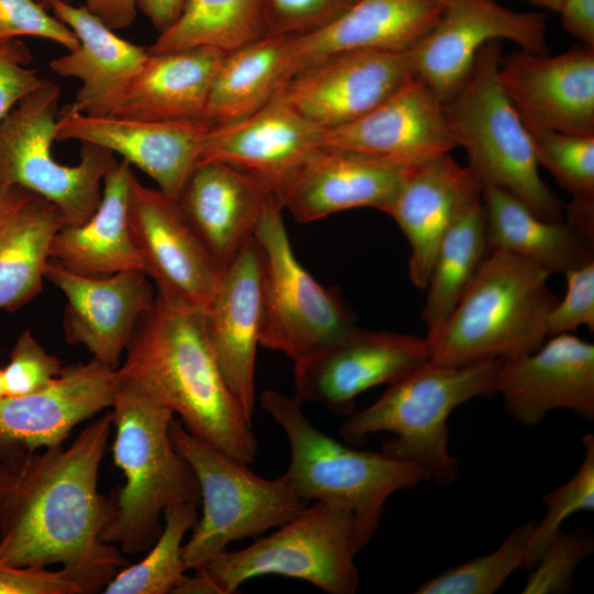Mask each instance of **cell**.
Listing matches in <instances>:
<instances>
[{
	"mask_svg": "<svg viewBox=\"0 0 594 594\" xmlns=\"http://www.w3.org/2000/svg\"><path fill=\"white\" fill-rule=\"evenodd\" d=\"M287 37L265 36L228 52L213 81L204 119L213 125L264 106L284 82Z\"/></svg>",
	"mask_w": 594,
	"mask_h": 594,
	"instance_id": "cell-33",
	"label": "cell"
},
{
	"mask_svg": "<svg viewBox=\"0 0 594 594\" xmlns=\"http://www.w3.org/2000/svg\"><path fill=\"white\" fill-rule=\"evenodd\" d=\"M534 521L517 526L494 551L454 565L422 582L416 594H493L522 568Z\"/></svg>",
	"mask_w": 594,
	"mask_h": 594,
	"instance_id": "cell-38",
	"label": "cell"
},
{
	"mask_svg": "<svg viewBox=\"0 0 594 594\" xmlns=\"http://www.w3.org/2000/svg\"><path fill=\"white\" fill-rule=\"evenodd\" d=\"M409 76L407 53L351 51L299 70L274 96L318 128L330 130L367 113Z\"/></svg>",
	"mask_w": 594,
	"mask_h": 594,
	"instance_id": "cell-17",
	"label": "cell"
},
{
	"mask_svg": "<svg viewBox=\"0 0 594 594\" xmlns=\"http://www.w3.org/2000/svg\"><path fill=\"white\" fill-rule=\"evenodd\" d=\"M283 210L272 193L254 232L263 266L260 345L284 353L295 364L358 324L340 292L319 284L296 257Z\"/></svg>",
	"mask_w": 594,
	"mask_h": 594,
	"instance_id": "cell-10",
	"label": "cell"
},
{
	"mask_svg": "<svg viewBox=\"0 0 594 594\" xmlns=\"http://www.w3.org/2000/svg\"><path fill=\"white\" fill-rule=\"evenodd\" d=\"M549 276L528 260L491 250L449 318L425 337L429 360L463 366L537 350L559 301Z\"/></svg>",
	"mask_w": 594,
	"mask_h": 594,
	"instance_id": "cell-4",
	"label": "cell"
},
{
	"mask_svg": "<svg viewBox=\"0 0 594 594\" xmlns=\"http://www.w3.org/2000/svg\"><path fill=\"white\" fill-rule=\"evenodd\" d=\"M251 546L224 551L201 568L220 594H233L251 579L283 575L328 594H354L360 583L354 557V518L344 507L314 502Z\"/></svg>",
	"mask_w": 594,
	"mask_h": 594,
	"instance_id": "cell-11",
	"label": "cell"
},
{
	"mask_svg": "<svg viewBox=\"0 0 594 594\" xmlns=\"http://www.w3.org/2000/svg\"><path fill=\"white\" fill-rule=\"evenodd\" d=\"M497 78L527 128L594 135V47L519 48L501 57Z\"/></svg>",
	"mask_w": 594,
	"mask_h": 594,
	"instance_id": "cell-16",
	"label": "cell"
},
{
	"mask_svg": "<svg viewBox=\"0 0 594 594\" xmlns=\"http://www.w3.org/2000/svg\"><path fill=\"white\" fill-rule=\"evenodd\" d=\"M321 145L403 167L451 153L458 147L443 103L411 74L398 89L361 118L323 130Z\"/></svg>",
	"mask_w": 594,
	"mask_h": 594,
	"instance_id": "cell-19",
	"label": "cell"
},
{
	"mask_svg": "<svg viewBox=\"0 0 594 594\" xmlns=\"http://www.w3.org/2000/svg\"><path fill=\"white\" fill-rule=\"evenodd\" d=\"M429 360L426 338L356 326L317 354L294 364L295 395L336 415L354 413L355 398L392 384Z\"/></svg>",
	"mask_w": 594,
	"mask_h": 594,
	"instance_id": "cell-14",
	"label": "cell"
},
{
	"mask_svg": "<svg viewBox=\"0 0 594 594\" xmlns=\"http://www.w3.org/2000/svg\"><path fill=\"white\" fill-rule=\"evenodd\" d=\"M131 234L163 299L205 312L222 275V266L182 213L177 201L134 176L129 199Z\"/></svg>",
	"mask_w": 594,
	"mask_h": 594,
	"instance_id": "cell-13",
	"label": "cell"
},
{
	"mask_svg": "<svg viewBox=\"0 0 594 594\" xmlns=\"http://www.w3.org/2000/svg\"><path fill=\"white\" fill-rule=\"evenodd\" d=\"M38 1L42 6H44L46 9H48V6L50 3L53 1V0H36ZM63 1H66V2H72V0H63Z\"/></svg>",
	"mask_w": 594,
	"mask_h": 594,
	"instance_id": "cell-52",
	"label": "cell"
},
{
	"mask_svg": "<svg viewBox=\"0 0 594 594\" xmlns=\"http://www.w3.org/2000/svg\"><path fill=\"white\" fill-rule=\"evenodd\" d=\"M35 36L68 51L78 45L74 32L36 0H0V40Z\"/></svg>",
	"mask_w": 594,
	"mask_h": 594,
	"instance_id": "cell-43",
	"label": "cell"
},
{
	"mask_svg": "<svg viewBox=\"0 0 594 594\" xmlns=\"http://www.w3.org/2000/svg\"><path fill=\"white\" fill-rule=\"evenodd\" d=\"M594 550L590 530H559L541 552L527 578L522 594H558L572 590L578 565Z\"/></svg>",
	"mask_w": 594,
	"mask_h": 594,
	"instance_id": "cell-40",
	"label": "cell"
},
{
	"mask_svg": "<svg viewBox=\"0 0 594 594\" xmlns=\"http://www.w3.org/2000/svg\"><path fill=\"white\" fill-rule=\"evenodd\" d=\"M3 396H4V391H3V383H2V373L0 369V398H2Z\"/></svg>",
	"mask_w": 594,
	"mask_h": 594,
	"instance_id": "cell-53",
	"label": "cell"
},
{
	"mask_svg": "<svg viewBox=\"0 0 594 594\" xmlns=\"http://www.w3.org/2000/svg\"><path fill=\"white\" fill-rule=\"evenodd\" d=\"M435 25L407 53L410 74L447 102L466 80L479 51L491 41L548 54L546 16L496 0H441Z\"/></svg>",
	"mask_w": 594,
	"mask_h": 594,
	"instance_id": "cell-12",
	"label": "cell"
},
{
	"mask_svg": "<svg viewBox=\"0 0 594 594\" xmlns=\"http://www.w3.org/2000/svg\"><path fill=\"white\" fill-rule=\"evenodd\" d=\"M169 432L200 488L202 514L183 544L187 571L206 566L233 541L282 526L308 506L278 476L256 475L248 464L191 435L179 420H172Z\"/></svg>",
	"mask_w": 594,
	"mask_h": 594,
	"instance_id": "cell-8",
	"label": "cell"
},
{
	"mask_svg": "<svg viewBox=\"0 0 594 594\" xmlns=\"http://www.w3.org/2000/svg\"><path fill=\"white\" fill-rule=\"evenodd\" d=\"M358 0H265L267 36H299L320 30Z\"/></svg>",
	"mask_w": 594,
	"mask_h": 594,
	"instance_id": "cell-42",
	"label": "cell"
},
{
	"mask_svg": "<svg viewBox=\"0 0 594 594\" xmlns=\"http://www.w3.org/2000/svg\"><path fill=\"white\" fill-rule=\"evenodd\" d=\"M502 361L449 366L428 360L398 381L367 408L351 414L340 436L359 446L367 436L391 432L384 454L421 466L430 480L449 486L460 473V460L449 451L448 420L462 404L497 393Z\"/></svg>",
	"mask_w": 594,
	"mask_h": 594,
	"instance_id": "cell-6",
	"label": "cell"
},
{
	"mask_svg": "<svg viewBox=\"0 0 594 594\" xmlns=\"http://www.w3.org/2000/svg\"><path fill=\"white\" fill-rule=\"evenodd\" d=\"M265 36V0H187L175 23L147 50L208 46L231 52Z\"/></svg>",
	"mask_w": 594,
	"mask_h": 594,
	"instance_id": "cell-35",
	"label": "cell"
},
{
	"mask_svg": "<svg viewBox=\"0 0 594 594\" xmlns=\"http://www.w3.org/2000/svg\"><path fill=\"white\" fill-rule=\"evenodd\" d=\"M0 594H82L63 569L19 566L0 563Z\"/></svg>",
	"mask_w": 594,
	"mask_h": 594,
	"instance_id": "cell-46",
	"label": "cell"
},
{
	"mask_svg": "<svg viewBox=\"0 0 594 594\" xmlns=\"http://www.w3.org/2000/svg\"><path fill=\"white\" fill-rule=\"evenodd\" d=\"M187 0H136V8L162 33L180 15Z\"/></svg>",
	"mask_w": 594,
	"mask_h": 594,
	"instance_id": "cell-49",
	"label": "cell"
},
{
	"mask_svg": "<svg viewBox=\"0 0 594 594\" xmlns=\"http://www.w3.org/2000/svg\"><path fill=\"white\" fill-rule=\"evenodd\" d=\"M531 4L558 13L563 0H526Z\"/></svg>",
	"mask_w": 594,
	"mask_h": 594,
	"instance_id": "cell-51",
	"label": "cell"
},
{
	"mask_svg": "<svg viewBox=\"0 0 594 594\" xmlns=\"http://www.w3.org/2000/svg\"><path fill=\"white\" fill-rule=\"evenodd\" d=\"M63 371L58 358L47 353L29 330L22 332L1 369L4 396H23L45 388Z\"/></svg>",
	"mask_w": 594,
	"mask_h": 594,
	"instance_id": "cell-41",
	"label": "cell"
},
{
	"mask_svg": "<svg viewBox=\"0 0 594 594\" xmlns=\"http://www.w3.org/2000/svg\"><path fill=\"white\" fill-rule=\"evenodd\" d=\"M61 88L44 79L0 121V185L20 186L52 202L65 226H79L97 210L102 182L114 154L81 143L80 161L68 166L53 157Z\"/></svg>",
	"mask_w": 594,
	"mask_h": 594,
	"instance_id": "cell-9",
	"label": "cell"
},
{
	"mask_svg": "<svg viewBox=\"0 0 594 594\" xmlns=\"http://www.w3.org/2000/svg\"><path fill=\"white\" fill-rule=\"evenodd\" d=\"M501 45L491 41L479 51L466 80L443 103L447 122L483 186L510 193L543 219L563 220L565 205L541 178L529 132L499 85Z\"/></svg>",
	"mask_w": 594,
	"mask_h": 594,
	"instance_id": "cell-7",
	"label": "cell"
},
{
	"mask_svg": "<svg viewBox=\"0 0 594 594\" xmlns=\"http://www.w3.org/2000/svg\"><path fill=\"white\" fill-rule=\"evenodd\" d=\"M566 293L550 311L548 337L585 326L594 331V261L564 273Z\"/></svg>",
	"mask_w": 594,
	"mask_h": 594,
	"instance_id": "cell-44",
	"label": "cell"
},
{
	"mask_svg": "<svg viewBox=\"0 0 594 594\" xmlns=\"http://www.w3.org/2000/svg\"><path fill=\"white\" fill-rule=\"evenodd\" d=\"M490 250L528 260L549 275L594 261L593 243L566 220L539 217L510 193L484 185L481 194Z\"/></svg>",
	"mask_w": 594,
	"mask_h": 594,
	"instance_id": "cell-32",
	"label": "cell"
},
{
	"mask_svg": "<svg viewBox=\"0 0 594 594\" xmlns=\"http://www.w3.org/2000/svg\"><path fill=\"white\" fill-rule=\"evenodd\" d=\"M482 201L474 204L447 231L432 260L422 310L427 334L452 314L490 253Z\"/></svg>",
	"mask_w": 594,
	"mask_h": 594,
	"instance_id": "cell-34",
	"label": "cell"
},
{
	"mask_svg": "<svg viewBox=\"0 0 594 594\" xmlns=\"http://www.w3.org/2000/svg\"><path fill=\"white\" fill-rule=\"evenodd\" d=\"M133 178L131 165L124 160L117 162L103 177L101 201L94 215L79 226H63L56 232L50 248L51 260L89 277L130 270L144 272L130 229Z\"/></svg>",
	"mask_w": 594,
	"mask_h": 594,
	"instance_id": "cell-29",
	"label": "cell"
},
{
	"mask_svg": "<svg viewBox=\"0 0 594 594\" xmlns=\"http://www.w3.org/2000/svg\"><path fill=\"white\" fill-rule=\"evenodd\" d=\"M45 278L65 296L67 342L85 345L94 359L117 367L139 320L154 304L148 276L130 270L89 277L50 260Z\"/></svg>",
	"mask_w": 594,
	"mask_h": 594,
	"instance_id": "cell-22",
	"label": "cell"
},
{
	"mask_svg": "<svg viewBox=\"0 0 594 594\" xmlns=\"http://www.w3.org/2000/svg\"><path fill=\"white\" fill-rule=\"evenodd\" d=\"M48 10L79 42L51 61V69L80 81L73 102L77 110L92 117L111 116L148 57L147 47L120 37L84 6L53 0Z\"/></svg>",
	"mask_w": 594,
	"mask_h": 594,
	"instance_id": "cell-27",
	"label": "cell"
},
{
	"mask_svg": "<svg viewBox=\"0 0 594 594\" xmlns=\"http://www.w3.org/2000/svg\"><path fill=\"white\" fill-rule=\"evenodd\" d=\"M227 53L208 46L150 53L111 116L162 121L204 119Z\"/></svg>",
	"mask_w": 594,
	"mask_h": 594,
	"instance_id": "cell-30",
	"label": "cell"
},
{
	"mask_svg": "<svg viewBox=\"0 0 594 594\" xmlns=\"http://www.w3.org/2000/svg\"><path fill=\"white\" fill-rule=\"evenodd\" d=\"M260 400L290 448L288 466L278 477L308 504L320 502L350 510L360 550L375 536L389 496L430 480L414 462L356 450L329 437L308 420L294 396L266 389Z\"/></svg>",
	"mask_w": 594,
	"mask_h": 594,
	"instance_id": "cell-5",
	"label": "cell"
},
{
	"mask_svg": "<svg viewBox=\"0 0 594 594\" xmlns=\"http://www.w3.org/2000/svg\"><path fill=\"white\" fill-rule=\"evenodd\" d=\"M322 132L273 96L242 119L211 124L202 143L200 161H218L254 174L273 190L294 166L322 144Z\"/></svg>",
	"mask_w": 594,
	"mask_h": 594,
	"instance_id": "cell-28",
	"label": "cell"
},
{
	"mask_svg": "<svg viewBox=\"0 0 594 594\" xmlns=\"http://www.w3.org/2000/svg\"><path fill=\"white\" fill-rule=\"evenodd\" d=\"M196 571L193 576L185 573L173 594H220L217 584L204 569Z\"/></svg>",
	"mask_w": 594,
	"mask_h": 594,
	"instance_id": "cell-50",
	"label": "cell"
},
{
	"mask_svg": "<svg viewBox=\"0 0 594 594\" xmlns=\"http://www.w3.org/2000/svg\"><path fill=\"white\" fill-rule=\"evenodd\" d=\"M210 128L206 119L162 121L92 117L70 103L59 110L55 141L76 140L117 153L147 174L162 193L177 200L200 161Z\"/></svg>",
	"mask_w": 594,
	"mask_h": 594,
	"instance_id": "cell-15",
	"label": "cell"
},
{
	"mask_svg": "<svg viewBox=\"0 0 594 594\" xmlns=\"http://www.w3.org/2000/svg\"><path fill=\"white\" fill-rule=\"evenodd\" d=\"M111 419L113 462L125 479L112 491L102 540L125 556L147 551L169 506L200 505L197 477L169 432L174 413L136 381L117 375Z\"/></svg>",
	"mask_w": 594,
	"mask_h": 594,
	"instance_id": "cell-3",
	"label": "cell"
},
{
	"mask_svg": "<svg viewBox=\"0 0 594 594\" xmlns=\"http://www.w3.org/2000/svg\"><path fill=\"white\" fill-rule=\"evenodd\" d=\"M116 370L92 358L63 367L38 392L0 398V458L63 444L77 425L111 407Z\"/></svg>",
	"mask_w": 594,
	"mask_h": 594,
	"instance_id": "cell-20",
	"label": "cell"
},
{
	"mask_svg": "<svg viewBox=\"0 0 594 594\" xmlns=\"http://www.w3.org/2000/svg\"><path fill=\"white\" fill-rule=\"evenodd\" d=\"M483 185L472 169L451 153L406 168L386 213L406 235L409 277L425 289L437 248L453 223L481 200Z\"/></svg>",
	"mask_w": 594,
	"mask_h": 594,
	"instance_id": "cell-24",
	"label": "cell"
},
{
	"mask_svg": "<svg viewBox=\"0 0 594 594\" xmlns=\"http://www.w3.org/2000/svg\"><path fill=\"white\" fill-rule=\"evenodd\" d=\"M441 10V0H358L329 25L287 37L284 82L299 70L345 52L408 53L431 30Z\"/></svg>",
	"mask_w": 594,
	"mask_h": 594,
	"instance_id": "cell-25",
	"label": "cell"
},
{
	"mask_svg": "<svg viewBox=\"0 0 594 594\" xmlns=\"http://www.w3.org/2000/svg\"><path fill=\"white\" fill-rule=\"evenodd\" d=\"M403 167L363 154L320 145L273 188L283 209L299 222L373 208L386 213L402 184Z\"/></svg>",
	"mask_w": 594,
	"mask_h": 594,
	"instance_id": "cell-18",
	"label": "cell"
},
{
	"mask_svg": "<svg viewBox=\"0 0 594 594\" xmlns=\"http://www.w3.org/2000/svg\"><path fill=\"white\" fill-rule=\"evenodd\" d=\"M584 454L573 476L542 496L546 514L534 524L522 568L531 569L563 521L581 510L594 509V436L582 438Z\"/></svg>",
	"mask_w": 594,
	"mask_h": 594,
	"instance_id": "cell-39",
	"label": "cell"
},
{
	"mask_svg": "<svg viewBox=\"0 0 594 594\" xmlns=\"http://www.w3.org/2000/svg\"><path fill=\"white\" fill-rule=\"evenodd\" d=\"M261 177L218 161H200L177 205L185 219L224 268L254 237L272 194Z\"/></svg>",
	"mask_w": 594,
	"mask_h": 594,
	"instance_id": "cell-26",
	"label": "cell"
},
{
	"mask_svg": "<svg viewBox=\"0 0 594 594\" xmlns=\"http://www.w3.org/2000/svg\"><path fill=\"white\" fill-rule=\"evenodd\" d=\"M558 13L568 34L594 47V0H563Z\"/></svg>",
	"mask_w": 594,
	"mask_h": 594,
	"instance_id": "cell-47",
	"label": "cell"
},
{
	"mask_svg": "<svg viewBox=\"0 0 594 594\" xmlns=\"http://www.w3.org/2000/svg\"><path fill=\"white\" fill-rule=\"evenodd\" d=\"M196 505L182 503L163 514V529L146 556L125 565L105 586V594H173L187 572L183 561V539L198 520Z\"/></svg>",
	"mask_w": 594,
	"mask_h": 594,
	"instance_id": "cell-37",
	"label": "cell"
},
{
	"mask_svg": "<svg viewBox=\"0 0 594 594\" xmlns=\"http://www.w3.org/2000/svg\"><path fill=\"white\" fill-rule=\"evenodd\" d=\"M117 375L136 381L195 437L251 464L257 440L210 346L204 312L155 296Z\"/></svg>",
	"mask_w": 594,
	"mask_h": 594,
	"instance_id": "cell-2",
	"label": "cell"
},
{
	"mask_svg": "<svg viewBox=\"0 0 594 594\" xmlns=\"http://www.w3.org/2000/svg\"><path fill=\"white\" fill-rule=\"evenodd\" d=\"M527 128V127H526ZM539 166L571 195L566 221L594 239V135L527 128Z\"/></svg>",
	"mask_w": 594,
	"mask_h": 594,
	"instance_id": "cell-36",
	"label": "cell"
},
{
	"mask_svg": "<svg viewBox=\"0 0 594 594\" xmlns=\"http://www.w3.org/2000/svg\"><path fill=\"white\" fill-rule=\"evenodd\" d=\"M82 6L114 31L132 25L139 12L136 0H84Z\"/></svg>",
	"mask_w": 594,
	"mask_h": 594,
	"instance_id": "cell-48",
	"label": "cell"
},
{
	"mask_svg": "<svg viewBox=\"0 0 594 594\" xmlns=\"http://www.w3.org/2000/svg\"><path fill=\"white\" fill-rule=\"evenodd\" d=\"M32 53L18 37L0 40V121L43 80L30 64Z\"/></svg>",
	"mask_w": 594,
	"mask_h": 594,
	"instance_id": "cell-45",
	"label": "cell"
},
{
	"mask_svg": "<svg viewBox=\"0 0 594 594\" xmlns=\"http://www.w3.org/2000/svg\"><path fill=\"white\" fill-rule=\"evenodd\" d=\"M61 211L20 186L0 185V309L14 311L43 288Z\"/></svg>",
	"mask_w": 594,
	"mask_h": 594,
	"instance_id": "cell-31",
	"label": "cell"
},
{
	"mask_svg": "<svg viewBox=\"0 0 594 594\" xmlns=\"http://www.w3.org/2000/svg\"><path fill=\"white\" fill-rule=\"evenodd\" d=\"M112 427L107 411L66 448L0 458V563L61 564L82 594L101 592L128 565L102 540L110 501L98 476Z\"/></svg>",
	"mask_w": 594,
	"mask_h": 594,
	"instance_id": "cell-1",
	"label": "cell"
},
{
	"mask_svg": "<svg viewBox=\"0 0 594 594\" xmlns=\"http://www.w3.org/2000/svg\"><path fill=\"white\" fill-rule=\"evenodd\" d=\"M497 393L519 424L535 426L552 410L594 419V344L573 334L552 336L537 350L501 362Z\"/></svg>",
	"mask_w": 594,
	"mask_h": 594,
	"instance_id": "cell-21",
	"label": "cell"
},
{
	"mask_svg": "<svg viewBox=\"0 0 594 594\" xmlns=\"http://www.w3.org/2000/svg\"><path fill=\"white\" fill-rule=\"evenodd\" d=\"M262 256L251 239L224 266L216 294L204 312L207 337L220 371L252 422L255 360L262 319Z\"/></svg>",
	"mask_w": 594,
	"mask_h": 594,
	"instance_id": "cell-23",
	"label": "cell"
}]
</instances>
